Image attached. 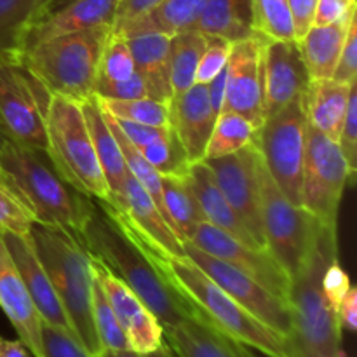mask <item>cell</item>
Listing matches in <instances>:
<instances>
[{"instance_id": "6da1fadb", "label": "cell", "mask_w": 357, "mask_h": 357, "mask_svg": "<svg viewBox=\"0 0 357 357\" xmlns=\"http://www.w3.org/2000/svg\"><path fill=\"white\" fill-rule=\"evenodd\" d=\"M75 234L87 253L121 279L162 328L202 316L167 278L159 257L128 229L108 202L91 199L86 218Z\"/></svg>"}, {"instance_id": "7a4b0ae2", "label": "cell", "mask_w": 357, "mask_h": 357, "mask_svg": "<svg viewBox=\"0 0 357 357\" xmlns=\"http://www.w3.org/2000/svg\"><path fill=\"white\" fill-rule=\"evenodd\" d=\"M337 258V225L323 223L303 264L289 278L288 357H345L337 309L321 284L326 267Z\"/></svg>"}, {"instance_id": "3957f363", "label": "cell", "mask_w": 357, "mask_h": 357, "mask_svg": "<svg viewBox=\"0 0 357 357\" xmlns=\"http://www.w3.org/2000/svg\"><path fill=\"white\" fill-rule=\"evenodd\" d=\"M0 181L20 199L35 223L79 232L91 197L59 176L47 152L7 139L0 149Z\"/></svg>"}, {"instance_id": "277c9868", "label": "cell", "mask_w": 357, "mask_h": 357, "mask_svg": "<svg viewBox=\"0 0 357 357\" xmlns=\"http://www.w3.org/2000/svg\"><path fill=\"white\" fill-rule=\"evenodd\" d=\"M30 241L54 286L73 337L87 352L98 356L101 347L93 321L94 274L91 255L79 236L63 227L33 223Z\"/></svg>"}, {"instance_id": "5b68a950", "label": "cell", "mask_w": 357, "mask_h": 357, "mask_svg": "<svg viewBox=\"0 0 357 357\" xmlns=\"http://www.w3.org/2000/svg\"><path fill=\"white\" fill-rule=\"evenodd\" d=\"M112 24L47 38L20 54V61L51 94L82 103L94 96Z\"/></svg>"}, {"instance_id": "8992f818", "label": "cell", "mask_w": 357, "mask_h": 357, "mask_svg": "<svg viewBox=\"0 0 357 357\" xmlns=\"http://www.w3.org/2000/svg\"><path fill=\"white\" fill-rule=\"evenodd\" d=\"M173 284L220 331L268 357H288L286 338L248 312L187 257L159 258Z\"/></svg>"}, {"instance_id": "52a82bcc", "label": "cell", "mask_w": 357, "mask_h": 357, "mask_svg": "<svg viewBox=\"0 0 357 357\" xmlns=\"http://www.w3.org/2000/svg\"><path fill=\"white\" fill-rule=\"evenodd\" d=\"M47 155L59 176L80 194L110 202L80 103L52 94L45 112Z\"/></svg>"}, {"instance_id": "ba28073f", "label": "cell", "mask_w": 357, "mask_h": 357, "mask_svg": "<svg viewBox=\"0 0 357 357\" xmlns=\"http://www.w3.org/2000/svg\"><path fill=\"white\" fill-rule=\"evenodd\" d=\"M257 176L265 248L291 278L305 260L323 222L305 208L291 204L286 199L268 174L260 152L257 159Z\"/></svg>"}, {"instance_id": "9c48e42d", "label": "cell", "mask_w": 357, "mask_h": 357, "mask_svg": "<svg viewBox=\"0 0 357 357\" xmlns=\"http://www.w3.org/2000/svg\"><path fill=\"white\" fill-rule=\"evenodd\" d=\"M303 100H295L265 117L257 129L255 145L279 190L291 204L302 206L307 117Z\"/></svg>"}, {"instance_id": "30bf717a", "label": "cell", "mask_w": 357, "mask_h": 357, "mask_svg": "<svg viewBox=\"0 0 357 357\" xmlns=\"http://www.w3.org/2000/svg\"><path fill=\"white\" fill-rule=\"evenodd\" d=\"M51 96L20 58H0V132L9 142L47 150L45 112Z\"/></svg>"}, {"instance_id": "8fae6325", "label": "cell", "mask_w": 357, "mask_h": 357, "mask_svg": "<svg viewBox=\"0 0 357 357\" xmlns=\"http://www.w3.org/2000/svg\"><path fill=\"white\" fill-rule=\"evenodd\" d=\"M354 180L337 142L307 124L302 176V208L319 222L337 225L344 190Z\"/></svg>"}, {"instance_id": "7c38bea8", "label": "cell", "mask_w": 357, "mask_h": 357, "mask_svg": "<svg viewBox=\"0 0 357 357\" xmlns=\"http://www.w3.org/2000/svg\"><path fill=\"white\" fill-rule=\"evenodd\" d=\"M183 250L185 257L192 264L197 265L209 279H213L227 295L232 296L239 305H243L261 323L288 338L289 331H291V314H289L288 302L268 291L265 286L251 279L250 275L243 274L225 261L197 250L192 244H183Z\"/></svg>"}, {"instance_id": "4fadbf2b", "label": "cell", "mask_w": 357, "mask_h": 357, "mask_svg": "<svg viewBox=\"0 0 357 357\" xmlns=\"http://www.w3.org/2000/svg\"><path fill=\"white\" fill-rule=\"evenodd\" d=\"M185 244H192L197 250L225 261L288 302L291 279L267 248H255L241 243L206 222L199 223L192 239Z\"/></svg>"}, {"instance_id": "5bb4252c", "label": "cell", "mask_w": 357, "mask_h": 357, "mask_svg": "<svg viewBox=\"0 0 357 357\" xmlns=\"http://www.w3.org/2000/svg\"><path fill=\"white\" fill-rule=\"evenodd\" d=\"M264 42L258 33L232 44L227 61L225 98L222 112L243 115L255 128L265 121L264 110Z\"/></svg>"}, {"instance_id": "9a60e30c", "label": "cell", "mask_w": 357, "mask_h": 357, "mask_svg": "<svg viewBox=\"0 0 357 357\" xmlns=\"http://www.w3.org/2000/svg\"><path fill=\"white\" fill-rule=\"evenodd\" d=\"M258 149L255 142L236 153L204 159L220 190L260 248H265L260 216V192L257 176Z\"/></svg>"}, {"instance_id": "2e32d148", "label": "cell", "mask_w": 357, "mask_h": 357, "mask_svg": "<svg viewBox=\"0 0 357 357\" xmlns=\"http://www.w3.org/2000/svg\"><path fill=\"white\" fill-rule=\"evenodd\" d=\"M128 229L159 258L185 257L183 243L162 216L160 209L145 188L128 173L121 195L112 202Z\"/></svg>"}, {"instance_id": "e0dca14e", "label": "cell", "mask_w": 357, "mask_h": 357, "mask_svg": "<svg viewBox=\"0 0 357 357\" xmlns=\"http://www.w3.org/2000/svg\"><path fill=\"white\" fill-rule=\"evenodd\" d=\"M264 110L275 114L295 100L305 98L310 75L298 40L264 42Z\"/></svg>"}, {"instance_id": "ac0fdd59", "label": "cell", "mask_w": 357, "mask_h": 357, "mask_svg": "<svg viewBox=\"0 0 357 357\" xmlns=\"http://www.w3.org/2000/svg\"><path fill=\"white\" fill-rule=\"evenodd\" d=\"M91 267L128 337L129 347L136 352H152L159 349L164 344V331L157 317L121 279L115 278L93 257Z\"/></svg>"}, {"instance_id": "d6986e66", "label": "cell", "mask_w": 357, "mask_h": 357, "mask_svg": "<svg viewBox=\"0 0 357 357\" xmlns=\"http://www.w3.org/2000/svg\"><path fill=\"white\" fill-rule=\"evenodd\" d=\"M0 309L13 324L17 340L33 357H44L42 347V319L31 296L14 265L13 257L0 232Z\"/></svg>"}, {"instance_id": "ffe728a7", "label": "cell", "mask_w": 357, "mask_h": 357, "mask_svg": "<svg viewBox=\"0 0 357 357\" xmlns=\"http://www.w3.org/2000/svg\"><path fill=\"white\" fill-rule=\"evenodd\" d=\"M216 117L218 115L213 110L206 84H194L190 89L171 98V128L180 139L190 164L204 160Z\"/></svg>"}, {"instance_id": "44dd1931", "label": "cell", "mask_w": 357, "mask_h": 357, "mask_svg": "<svg viewBox=\"0 0 357 357\" xmlns=\"http://www.w3.org/2000/svg\"><path fill=\"white\" fill-rule=\"evenodd\" d=\"M2 237L6 241L10 257H13L14 265H16L17 272H20L21 279H23L28 293H30L31 302H33L42 323H47L51 326L61 328V330L72 333L68 317L63 310V305L56 295L54 286H52L47 272L42 267L40 260L35 253L30 236L23 237L16 236V234H2Z\"/></svg>"}, {"instance_id": "7402d4cb", "label": "cell", "mask_w": 357, "mask_h": 357, "mask_svg": "<svg viewBox=\"0 0 357 357\" xmlns=\"http://www.w3.org/2000/svg\"><path fill=\"white\" fill-rule=\"evenodd\" d=\"M164 340L176 357H261L250 345L229 337L204 316L162 328ZM268 357V356H265Z\"/></svg>"}, {"instance_id": "603a6c76", "label": "cell", "mask_w": 357, "mask_h": 357, "mask_svg": "<svg viewBox=\"0 0 357 357\" xmlns=\"http://www.w3.org/2000/svg\"><path fill=\"white\" fill-rule=\"evenodd\" d=\"M119 0H73L35 21L23 38L21 52L47 38L114 24Z\"/></svg>"}, {"instance_id": "cb8c5ba5", "label": "cell", "mask_w": 357, "mask_h": 357, "mask_svg": "<svg viewBox=\"0 0 357 357\" xmlns=\"http://www.w3.org/2000/svg\"><path fill=\"white\" fill-rule=\"evenodd\" d=\"M188 181H190L192 190H194L195 197H197V202L199 206H201V211L202 215H204L206 223L223 230V232L232 236L234 239L241 241V243L260 248L255 243V239L251 237V234L248 232V229L244 227V223L241 222V218L237 216V213L234 211L232 206L229 204V201L225 199L223 192L220 190L211 169H209L208 164H206L204 160L190 164V169H188Z\"/></svg>"}, {"instance_id": "d4e9b609", "label": "cell", "mask_w": 357, "mask_h": 357, "mask_svg": "<svg viewBox=\"0 0 357 357\" xmlns=\"http://www.w3.org/2000/svg\"><path fill=\"white\" fill-rule=\"evenodd\" d=\"M124 38L131 49L136 72L149 91V98L169 103L173 98L169 75L171 37L164 33H139Z\"/></svg>"}, {"instance_id": "484cf974", "label": "cell", "mask_w": 357, "mask_h": 357, "mask_svg": "<svg viewBox=\"0 0 357 357\" xmlns=\"http://www.w3.org/2000/svg\"><path fill=\"white\" fill-rule=\"evenodd\" d=\"M351 87L352 84L337 82L333 79L310 80L305 100H303L307 124L319 131L321 135L338 142L345 114H347Z\"/></svg>"}, {"instance_id": "4316f807", "label": "cell", "mask_w": 357, "mask_h": 357, "mask_svg": "<svg viewBox=\"0 0 357 357\" xmlns=\"http://www.w3.org/2000/svg\"><path fill=\"white\" fill-rule=\"evenodd\" d=\"M80 107H82L84 117H86L87 129H89L91 139H93L98 162H100L101 171H103L105 180H107L108 192H110V202L108 204H112L121 195L122 188H124L126 178H128L129 173L128 166H126L121 146H119L117 139H115L114 132H112L96 98L93 96L91 100L82 101Z\"/></svg>"}, {"instance_id": "83f0119b", "label": "cell", "mask_w": 357, "mask_h": 357, "mask_svg": "<svg viewBox=\"0 0 357 357\" xmlns=\"http://www.w3.org/2000/svg\"><path fill=\"white\" fill-rule=\"evenodd\" d=\"M354 17L356 14L338 23L323 24V26L312 24L300 38V49L310 79L321 80L333 77Z\"/></svg>"}, {"instance_id": "f1b7e54d", "label": "cell", "mask_w": 357, "mask_h": 357, "mask_svg": "<svg viewBox=\"0 0 357 357\" xmlns=\"http://www.w3.org/2000/svg\"><path fill=\"white\" fill-rule=\"evenodd\" d=\"M204 3L206 0H162L152 10L112 33L121 37L139 33H164L173 37L180 31L194 30Z\"/></svg>"}, {"instance_id": "f546056e", "label": "cell", "mask_w": 357, "mask_h": 357, "mask_svg": "<svg viewBox=\"0 0 357 357\" xmlns=\"http://www.w3.org/2000/svg\"><path fill=\"white\" fill-rule=\"evenodd\" d=\"M194 30L208 37H222L229 42L255 35L251 0H206Z\"/></svg>"}, {"instance_id": "4dcf8cb0", "label": "cell", "mask_w": 357, "mask_h": 357, "mask_svg": "<svg viewBox=\"0 0 357 357\" xmlns=\"http://www.w3.org/2000/svg\"><path fill=\"white\" fill-rule=\"evenodd\" d=\"M160 187H162V204L167 223L181 243H188L199 223L204 222V215L190 187L188 174L187 176L162 174Z\"/></svg>"}, {"instance_id": "1f68e13d", "label": "cell", "mask_w": 357, "mask_h": 357, "mask_svg": "<svg viewBox=\"0 0 357 357\" xmlns=\"http://www.w3.org/2000/svg\"><path fill=\"white\" fill-rule=\"evenodd\" d=\"M47 0H0V58H20L28 28Z\"/></svg>"}, {"instance_id": "d6a6232c", "label": "cell", "mask_w": 357, "mask_h": 357, "mask_svg": "<svg viewBox=\"0 0 357 357\" xmlns=\"http://www.w3.org/2000/svg\"><path fill=\"white\" fill-rule=\"evenodd\" d=\"M208 37L197 30L180 31L171 37L169 75L173 96L190 89L195 82L197 66L206 49Z\"/></svg>"}, {"instance_id": "836d02e7", "label": "cell", "mask_w": 357, "mask_h": 357, "mask_svg": "<svg viewBox=\"0 0 357 357\" xmlns=\"http://www.w3.org/2000/svg\"><path fill=\"white\" fill-rule=\"evenodd\" d=\"M257 128L243 115L234 112H222L216 117L215 128L206 146L204 159H216L236 153L255 142Z\"/></svg>"}, {"instance_id": "e575fe53", "label": "cell", "mask_w": 357, "mask_h": 357, "mask_svg": "<svg viewBox=\"0 0 357 357\" xmlns=\"http://www.w3.org/2000/svg\"><path fill=\"white\" fill-rule=\"evenodd\" d=\"M96 101L101 110L114 119L153 126V128H169L171 126L169 103H166V101L153 100V98H138V100L96 98Z\"/></svg>"}, {"instance_id": "d590c367", "label": "cell", "mask_w": 357, "mask_h": 357, "mask_svg": "<svg viewBox=\"0 0 357 357\" xmlns=\"http://www.w3.org/2000/svg\"><path fill=\"white\" fill-rule=\"evenodd\" d=\"M255 33L268 40H296L288 0H251Z\"/></svg>"}, {"instance_id": "8d00e7d4", "label": "cell", "mask_w": 357, "mask_h": 357, "mask_svg": "<svg viewBox=\"0 0 357 357\" xmlns=\"http://www.w3.org/2000/svg\"><path fill=\"white\" fill-rule=\"evenodd\" d=\"M93 321L96 330L98 342H100L101 352L103 351H124L129 347L128 337L112 309L110 302L105 296L100 282L94 278L93 284Z\"/></svg>"}, {"instance_id": "74e56055", "label": "cell", "mask_w": 357, "mask_h": 357, "mask_svg": "<svg viewBox=\"0 0 357 357\" xmlns=\"http://www.w3.org/2000/svg\"><path fill=\"white\" fill-rule=\"evenodd\" d=\"M143 157L159 171L160 174H169V176H187L190 169V160L181 146L180 139L174 135L173 128L155 139L153 143L146 145L139 150Z\"/></svg>"}, {"instance_id": "f35d334b", "label": "cell", "mask_w": 357, "mask_h": 357, "mask_svg": "<svg viewBox=\"0 0 357 357\" xmlns=\"http://www.w3.org/2000/svg\"><path fill=\"white\" fill-rule=\"evenodd\" d=\"M136 73L135 59L128 40L121 35H110L100 65V79L128 80Z\"/></svg>"}, {"instance_id": "ab89813d", "label": "cell", "mask_w": 357, "mask_h": 357, "mask_svg": "<svg viewBox=\"0 0 357 357\" xmlns=\"http://www.w3.org/2000/svg\"><path fill=\"white\" fill-rule=\"evenodd\" d=\"M33 223V216L30 215V211L0 181V232L28 237Z\"/></svg>"}, {"instance_id": "60d3db41", "label": "cell", "mask_w": 357, "mask_h": 357, "mask_svg": "<svg viewBox=\"0 0 357 357\" xmlns=\"http://www.w3.org/2000/svg\"><path fill=\"white\" fill-rule=\"evenodd\" d=\"M208 37V35H206ZM230 51H232V42L222 37H208L206 49L202 52L201 63L197 66V75L195 82L208 84L222 72L229 61Z\"/></svg>"}, {"instance_id": "b9f144b4", "label": "cell", "mask_w": 357, "mask_h": 357, "mask_svg": "<svg viewBox=\"0 0 357 357\" xmlns=\"http://www.w3.org/2000/svg\"><path fill=\"white\" fill-rule=\"evenodd\" d=\"M44 357H98L87 352L70 331L42 323Z\"/></svg>"}, {"instance_id": "7bdbcfd3", "label": "cell", "mask_w": 357, "mask_h": 357, "mask_svg": "<svg viewBox=\"0 0 357 357\" xmlns=\"http://www.w3.org/2000/svg\"><path fill=\"white\" fill-rule=\"evenodd\" d=\"M94 96L103 100H138V98H149L145 82L136 72L128 80H107L98 77Z\"/></svg>"}, {"instance_id": "ee69618b", "label": "cell", "mask_w": 357, "mask_h": 357, "mask_svg": "<svg viewBox=\"0 0 357 357\" xmlns=\"http://www.w3.org/2000/svg\"><path fill=\"white\" fill-rule=\"evenodd\" d=\"M342 155L347 160L352 174H356V160H357V89L356 84L351 87V96H349L347 114H345L344 126H342L340 136L337 142Z\"/></svg>"}, {"instance_id": "f6af8a7d", "label": "cell", "mask_w": 357, "mask_h": 357, "mask_svg": "<svg viewBox=\"0 0 357 357\" xmlns=\"http://www.w3.org/2000/svg\"><path fill=\"white\" fill-rule=\"evenodd\" d=\"M333 80L344 84H354L357 79V21L352 20L351 28H349L347 40H345L342 54L338 58L337 68H335Z\"/></svg>"}, {"instance_id": "bcb514c9", "label": "cell", "mask_w": 357, "mask_h": 357, "mask_svg": "<svg viewBox=\"0 0 357 357\" xmlns=\"http://www.w3.org/2000/svg\"><path fill=\"white\" fill-rule=\"evenodd\" d=\"M321 284H323V291L326 298L337 309L338 303L342 302V298L347 295L349 288H351V279H349L347 272L342 268L338 258L326 267L323 279H321Z\"/></svg>"}, {"instance_id": "7dc6e473", "label": "cell", "mask_w": 357, "mask_h": 357, "mask_svg": "<svg viewBox=\"0 0 357 357\" xmlns=\"http://www.w3.org/2000/svg\"><path fill=\"white\" fill-rule=\"evenodd\" d=\"M356 0H317L312 24H333L354 16Z\"/></svg>"}, {"instance_id": "c3c4849f", "label": "cell", "mask_w": 357, "mask_h": 357, "mask_svg": "<svg viewBox=\"0 0 357 357\" xmlns=\"http://www.w3.org/2000/svg\"><path fill=\"white\" fill-rule=\"evenodd\" d=\"M162 0H119L117 13H115L114 24H112V31H117L124 24L131 23V21L138 20L139 16L152 10L153 7L159 6Z\"/></svg>"}, {"instance_id": "681fc988", "label": "cell", "mask_w": 357, "mask_h": 357, "mask_svg": "<svg viewBox=\"0 0 357 357\" xmlns=\"http://www.w3.org/2000/svg\"><path fill=\"white\" fill-rule=\"evenodd\" d=\"M288 2L291 7L293 23H295V37L296 40H300L305 31L312 26L317 0H288Z\"/></svg>"}, {"instance_id": "f907efd6", "label": "cell", "mask_w": 357, "mask_h": 357, "mask_svg": "<svg viewBox=\"0 0 357 357\" xmlns=\"http://www.w3.org/2000/svg\"><path fill=\"white\" fill-rule=\"evenodd\" d=\"M337 317L342 330L351 331V333H354L357 330V291L352 286L349 288L347 295L338 303Z\"/></svg>"}, {"instance_id": "816d5d0a", "label": "cell", "mask_w": 357, "mask_h": 357, "mask_svg": "<svg viewBox=\"0 0 357 357\" xmlns=\"http://www.w3.org/2000/svg\"><path fill=\"white\" fill-rule=\"evenodd\" d=\"M225 80H227V66L211 80L208 82V94H209V101H211V107L215 110L216 115L222 114L223 108V98H225Z\"/></svg>"}, {"instance_id": "f5cc1de1", "label": "cell", "mask_w": 357, "mask_h": 357, "mask_svg": "<svg viewBox=\"0 0 357 357\" xmlns=\"http://www.w3.org/2000/svg\"><path fill=\"white\" fill-rule=\"evenodd\" d=\"M98 357H176V356H174V352L171 351V347L166 344V340H164V344L152 352H136L132 351V349H124V351H103L98 354Z\"/></svg>"}, {"instance_id": "db71d44e", "label": "cell", "mask_w": 357, "mask_h": 357, "mask_svg": "<svg viewBox=\"0 0 357 357\" xmlns=\"http://www.w3.org/2000/svg\"><path fill=\"white\" fill-rule=\"evenodd\" d=\"M28 354L30 352L20 340H7L0 337V357H30Z\"/></svg>"}, {"instance_id": "11a10c76", "label": "cell", "mask_w": 357, "mask_h": 357, "mask_svg": "<svg viewBox=\"0 0 357 357\" xmlns=\"http://www.w3.org/2000/svg\"><path fill=\"white\" fill-rule=\"evenodd\" d=\"M70 2H73V0H47V2H45V6H44V9H42L40 16H38L37 20H40V17H44V16H47V14L54 13V10L61 9V7H65L66 3H70Z\"/></svg>"}, {"instance_id": "9f6ffc18", "label": "cell", "mask_w": 357, "mask_h": 357, "mask_svg": "<svg viewBox=\"0 0 357 357\" xmlns=\"http://www.w3.org/2000/svg\"><path fill=\"white\" fill-rule=\"evenodd\" d=\"M6 142H7V138H6V136L2 135V132H0V149H2L3 143H6Z\"/></svg>"}]
</instances>
